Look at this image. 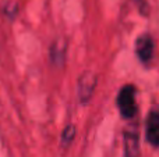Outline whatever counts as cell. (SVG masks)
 <instances>
[{
	"label": "cell",
	"mask_w": 159,
	"mask_h": 157,
	"mask_svg": "<svg viewBox=\"0 0 159 157\" xmlns=\"http://www.w3.org/2000/svg\"><path fill=\"white\" fill-rule=\"evenodd\" d=\"M117 107L124 118H133L137 114L135 103V88L133 85H124L117 95Z\"/></svg>",
	"instance_id": "1"
},
{
	"label": "cell",
	"mask_w": 159,
	"mask_h": 157,
	"mask_svg": "<svg viewBox=\"0 0 159 157\" xmlns=\"http://www.w3.org/2000/svg\"><path fill=\"white\" fill-rule=\"evenodd\" d=\"M96 88V74L92 70H87L81 74L77 82V97L81 104H88Z\"/></svg>",
	"instance_id": "2"
},
{
	"label": "cell",
	"mask_w": 159,
	"mask_h": 157,
	"mask_svg": "<svg viewBox=\"0 0 159 157\" xmlns=\"http://www.w3.org/2000/svg\"><path fill=\"white\" fill-rule=\"evenodd\" d=\"M124 156L126 157H140V131L135 124L127 125L123 136Z\"/></svg>",
	"instance_id": "3"
},
{
	"label": "cell",
	"mask_w": 159,
	"mask_h": 157,
	"mask_svg": "<svg viewBox=\"0 0 159 157\" xmlns=\"http://www.w3.org/2000/svg\"><path fill=\"white\" fill-rule=\"evenodd\" d=\"M147 141L154 147H159V108L149 111L147 117Z\"/></svg>",
	"instance_id": "4"
},
{
	"label": "cell",
	"mask_w": 159,
	"mask_h": 157,
	"mask_svg": "<svg viewBox=\"0 0 159 157\" xmlns=\"http://www.w3.org/2000/svg\"><path fill=\"white\" fill-rule=\"evenodd\" d=\"M66 53H67V42L64 38H57L50 46L49 57L50 63L57 68H61L66 63Z\"/></svg>",
	"instance_id": "5"
},
{
	"label": "cell",
	"mask_w": 159,
	"mask_h": 157,
	"mask_svg": "<svg viewBox=\"0 0 159 157\" xmlns=\"http://www.w3.org/2000/svg\"><path fill=\"white\" fill-rule=\"evenodd\" d=\"M135 50L143 63H148L151 61L152 56H154V40L148 33H144L135 42Z\"/></svg>",
	"instance_id": "6"
},
{
	"label": "cell",
	"mask_w": 159,
	"mask_h": 157,
	"mask_svg": "<svg viewBox=\"0 0 159 157\" xmlns=\"http://www.w3.org/2000/svg\"><path fill=\"white\" fill-rule=\"evenodd\" d=\"M74 138H75V127L73 124H70V125H67V127L63 129V132H61V136H60L61 146L69 147L70 145L73 143Z\"/></svg>",
	"instance_id": "7"
},
{
	"label": "cell",
	"mask_w": 159,
	"mask_h": 157,
	"mask_svg": "<svg viewBox=\"0 0 159 157\" xmlns=\"http://www.w3.org/2000/svg\"><path fill=\"white\" fill-rule=\"evenodd\" d=\"M3 13L8 19H14L17 17V14H18V4L14 0L7 2L4 4V7H3Z\"/></svg>",
	"instance_id": "8"
}]
</instances>
